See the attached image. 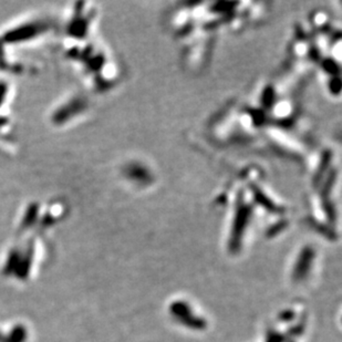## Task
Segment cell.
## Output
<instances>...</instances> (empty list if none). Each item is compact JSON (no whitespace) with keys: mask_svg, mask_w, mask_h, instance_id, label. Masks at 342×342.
Segmentation results:
<instances>
[{"mask_svg":"<svg viewBox=\"0 0 342 342\" xmlns=\"http://www.w3.org/2000/svg\"><path fill=\"white\" fill-rule=\"evenodd\" d=\"M312 261V255L309 253V250H307L303 256L302 259H300V262H302L303 266L300 267H296L295 269V277L297 278V279H300V278H303L304 276L305 271H308V269L310 268V263Z\"/></svg>","mask_w":342,"mask_h":342,"instance_id":"1","label":"cell"}]
</instances>
